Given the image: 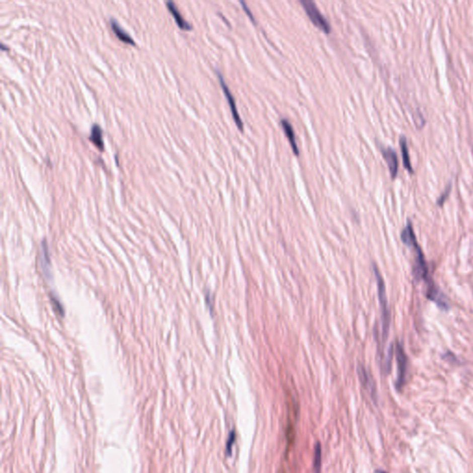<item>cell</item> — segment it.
Wrapping results in <instances>:
<instances>
[{
  "label": "cell",
  "instance_id": "2",
  "mask_svg": "<svg viewBox=\"0 0 473 473\" xmlns=\"http://www.w3.org/2000/svg\"><path fill=\"white\" fill-rule=\"evenodd\" d=\"M300 4L303 7L307 15L309 16L311 22L316 24L317 27L321 29L326 34H329L331 31V25L327 21V18L322 14L316 3L311 0H300Z\"/></svg>",
  "mask_w": 473,
  "mask_h": 473
},
{
  "label": "cell",
  "instance_id": "5",
  "mask_svg": "<svg viewBox=\"0 0 473 473\" xmlns=\"http://www.w3.org/2000/svg\"><path fill=\"white\" fill-rule=\"evenodd\" d=\"M427 298L434 301L440 309L444 310L449 309V303L446 300L445 295L440 291L439 288L434 284V281L427 284Z\"/></svg>",
  "mask_w": 473,
  "mask_h": 473
},
{
  "label": "cell",
  "instance_id": "18",
  "mask_svg": "<svg viewBox=\"0 0 473 473\" xmlns=\"http://www.w3.org/2000/svg\"><path fill=\"white\" fill-rule=\"evenodd\" d=\"M450 191L451 184L449 183V184H448V186L445 188V192L442 193V195H441V196L438 198V200H437V204H438L439 206H442V205L445 203V201H446V199L448 198L449 194H450Z\"/></svg>",
  "mask_w": 473,
  "mask_h": 473
},
{
  "label": "cell",
  "instance_id": "14",
  "mask_svg": "<svg viewBox=\"0 0 473 473\" xmlns=\"http://www.w3.org/2000/svg\"><path fill=\"white\" fill-rule=\"evenodd\" d=\"M401 240H402V243H404L407 246L409 247H411L412 244L417 242V239H416V236H415V233H414V230H413V227H412V225H411V221L408 222V224L405 226V228L402 230V233H401Z\"/></svg>",
  "mask_w": 473,
  "mask_h": 473
},
{
  "label": "cell",
  "instance_id": "8",
  "mask_svg": "<svg viewBox=\"0 0 473 473\" xmlns=\"http://www.w3.org/2000/svg\"><path fill=\"white\" fill-rule=\"evenodd\" d=\"M40 264L41 267L43 269V272L46 276V278H50L51 276V264L50 256H49V250L47 246V243L44 240L41 245V253H40Z\"/></svg>",
  "mask_w": 473,
  "mask_h": 473
},
{
  "label": "cell",
  "instance_id": "1",
  "mask_svg": "<svg viewBox=\"0 0 473 473\" xmlns=\"http://www.w3.org/2000/svg\"><path fill=\"white\" fill-rule=\"evenodd\" d=\"M372 267H373L374 276H375V278H376L378 298H379V302H380V305H381V312H382V337H383V340H386V338L388 337L391 316H390L388 302H387V297H386V291H385V285H384L383 277H382L380 272L378 270L377 266L375 265H372Z\"/></svg>",
  "mask_w": 473,
  "mask_h": 473
},
{
  "label": "cell",
  "instance_id": "21",
  "mask_svg": "<svg viewBox=\"0 0 473 473\" xmlns=\"http://www.w3.org/2000/svg\"><path fill=\"white\" fill-rule=\"evenodd\" d=\"M1 48H2V49H5V50H9V48H8V47H5V46H4V44H2V45H1Z\"/></svg>",
  "mask_w": 473,
  "mask_h": 473
},
{
  "label": "cell",
  "instance_id": "7",
  "mask_svg": "<svg viewBox=\"0 0 473 473\" xmlns=\"http://www.w3.org/2000/svg\"><path fill=\"white\" fill-rule=\"evenodd\" d=\"M358 375L360 378L361 384L369 391V393L372 396V399H375L376 388H375L374 381L372 379L371 373L368 372V370L365 367L360 365V366H358Z\"/></svg>",
  "mask_w": 473,
  "mask_h": 473
},
{
  "label": "cell",
  "instance_id": "6",
  "mask_svg": "<svg viewBox=\"0 0 473 473\" xmlns=\"http://www.w3.org/2000/svg\"><path fill=\"white\" fill-rule=\"evenodd\" d=\"M381 151H382V153H383L384 160L386 161L387 166H388L391 178L395 179V178L398 176V172H399V159H398L397 152H396L394 149L391 148V147L382 148Z\"/></svg>",
  "mask_w": 473,
  "mask_h": 473
},
{
  "label": "cell",
  "instance_id": "12",
  "mask_svg": "<svg viewBox=\"0 0 473 473\" xmlns=\"http://www.w3.org/2000/svg\"><path fill=\"white\" fill-rule=\"evenodd\" d=\"M91 141L94 142L100 151L104 150V141H103V130L101 127L98 124H94L91 129Z\"/></svg>",
  "mask_w": 473,
  "mask_h": 473
},
{
  "label": "cell",
  "instance_id": "11",
  "mask_svg": "<svg viewBox=\"0 0 473 473\" xmlns=\"http://www.w3.org/2000/svg\"><path fill=\"white\" fill-rule=\"evenodd\" d=\"M110 24H111V27H112L114 34L117 35V37H118V39L120 40V41H122V42H124L126 44L135 45L134 40L130 37V34H128V33H126L124 30L120 27V25L118 24V22H117L115 19H111V20H110Z\"/></svg>",
  "mask_w": 473,
  "mask_h": 473
},
{
  "label": "cell",
  "instance_id": "10",
  "mask_svg": "<svg viewBox=\"0 0 473 473\" xmlns=\"http://www.w3.org/2000/svg\"><path fill=\"white\" fill-rule=\"evenodd\" d=\"M281 125L283 130H284L286 135H287L288 141L291 144L293 152H295L296 155H298L299 153V147H298V144L296 142V138H295V133H294L292 125L290 124V122L287 120L286 118H282Z\"/></svg>",
  "mask_w": 473,
  "mask_h": 473
},
{
  "label": "cell",
  "instance_id": "15",
  "mask_svg": "<svg viewBox=\"0 0 473 473\" xmlns=\"http://www.w3.org/2000/svg\"><path fill=\"white\" fill-rule=\"evenodd\" d=\"M313 469L316 473H321L322 469V447L320 443H317L314 447L313 457Z\"/></svg>",
  "mask_w": 473,
  "mask_h": 473
},
{
  "label": "cell",
  "instance_id": "20",
  "mask_svg": "<svg viewBox=\"0 0 473 473\" xmlns=\"http://www.w3.org/2000/svg\"><path fill=\"white\" fill-rule=\"evenodd\" d=\"M205 299H206V303H207V305H208L210 311H211V312H213V301H212V299H211V295H210V293H206Z\"/></svg>",
  "mask_w": 473,
  "mask_h": 473
},
{
  "label": "cell",
  "instance_id": "13",
  "mask_svg": "<svg viewBox=\"0 0 473 473\" xmlns=\"http://www.w3.org/2000/svg\"><path fill=\"white\" fill-rule=\"evenodd\" d=\"M400 148H401V153H402V159H403L404 167L410 173H413V169H412V166H411V158H410V153H409V149H408L407 139L404 136L400 137Z\"/></svg>",
  "mask_w": 473,
  "mask_h": 473
},
{
  "label": "cell",
  "instance_id": "22",
  "mask_svg": "<svg viewBox=\"0 0 473 473\" xmlns=\"http://www.w3.org/2000/svg\"><path fill=\"white\" fill-rule=\"evenodd\" d=\"M376 473H386V472H384V471H383V470H377V471H376Z\"/></svg>",
  "mask_w": 473,
  "mask_h": 473
},
{
  "label": "cell",
  "instance_id": "17",
  "mask_svg": "<svg viewBox=\"0 0 473 473\" xmlns=\"http://www.w3.org/2000/svg\"><path fill=\"white\" fill-rule=\"evenodd\" d=\"M51 301H52V303H53V305H54V307H55V309H56V311H57V312H58L60 316H64V313H65V310H64V308H63L62 304L60 303V301L58 300V298L56 297V295L52 294V296H51Z\"/></svg>",
  "mask_w": 473,
  "mask_h": 473
},
{
  "label": "cell",
  "instance_id": "9",
  "mask_svg": "<svg viewBox=\"0 0 473 473\" xmlns=\"http://www.w3.org/2000/svg\"><path fill=\"white\" fill-rule=\"evenodd\" d=\"M166 4H167V7H168V9H169L170 13L173 15V17H174L175 21H176V23L178 24V26H179L181 30H186V31L192 30V25L188 23L186 20H184L183 17L181 16V12L178 10L177 6L175 5L174 2H172V1H167Z\"/></svg>",
  "mask_w": 473,
  "mask_h": 473
},
{
  "label": "cell",
  "instance_id": "19",
  "mask_svg": "<svg viewBox=\"0 0 473 473\" xmlns=\"http://www.w3.org/2000/svg\"><path fill=\"white\" fill-rule=\"evenodd\" d=\"M241 4L243 5V10L246 12L247 14H249V17L251 18V20H252L253 22H255V19H254V15H253V13L251 12V11H250V9H249L248 6L246 5V3H245L243 0H241Z\"/></svg>",
  "mask_w": 473,
  "mask_h": 473
},
{
  "label": "cell",
  "instance_id": "16",
  "mask_svg": "<svg viewBox=\"0 0 473 473\" xmlns=\"http://www.w3.org/2000/svg\"><path fill=\"white\" fill-rule=\"evenodd\" d=\"M235 439H236V434H235V431L233 430L229 434L228 439L226 441V445H225V453L228 456H231L232 454V447L235 443Z\"/></svg>",
  "mask_w": 473,
  "mask_h": 473
},
{
  "label": "cell",
  "instance_id": "3",
  "mask_svg": "<svg viewBox=\"0 0 473 473\" xmlns=\"http://www.w3.org/2000/svg\"><path fill=\"white\" fill-rule=\"evenodd\" d=\"M396 358H397V364H398V377L396 381V387L398 390H401L405 385L406 376L408 371V357L405 353L402 345L400 343L396 344Z\"/></svg>",
  "mask_w": 473,
  "mask_h": 473
},
{
  "label": "cell",
  "instance_id": "4",
  "mask_svg": "<svg viewBox=\"0 0 473 473\" xmlns=\"http://www.w3.org/2000/svg\"><path fill=\"white\" fill-rule=\"evenodd\" d=\"M216 73H217V77L219 79L220 85H221V87L223 89V92L225 94V97L227 99V102H228V105H229V107H230L231 113H232V116H233V118L236 122V126L240 130H243V122L241 118V116L240 114L238 112V108H236V101H235V98L233 95L231 94L230 90L228 88V86L225 84V79L223 77V75L220 73V71L216 70Z\"/></svg>",
  "mask_w": 473,
  "mask_h": 473
}]
</instances>
